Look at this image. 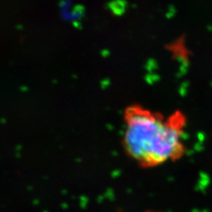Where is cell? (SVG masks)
Returning <instances> with one entry per match:
<instances>
[{
    "label": "cell",
    "instance_id": "obj_1",
    "mask_svg": "<svg viewBox=\"0 0 212 212\" xmlns=\"http://www.w3.org/2000/svg\"><path fill=\"white\" fill-rule=\"evenodd\" d=\"M125 152L144 167L175 160L185 153V118L180 112L168 116L131 105L124 113Z\"/></svg>",
    "mask_w": 212,
    "mask_h": 212
}]
</instances>
